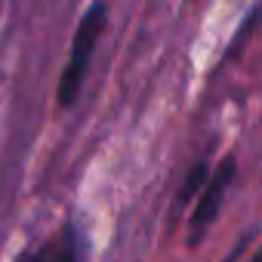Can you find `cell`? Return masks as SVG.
I'll return each mask as SVG.
<instances>
[{"label":"cell","instance_id":"cell-1","mask_svg":"<svg viewBox=\"0 0 262 262\" xmlns=\"http://www.w3.org/2000/svg\"><path fill=\"white\" fill-rule=\"evenodd\" d=\"M108 25V7L105 0H96V4L83 13L77 31H74V43H71V59L59 77V105H74L77 96H80V86H83V77H86V68H90V56L96 50V40L102 37Z\"/></svg>","mask_w":262,"mask_h":262},{"label":"cell","instance_id":"cell-2","mask_svg":"<svg viewBox=\"0 0 262 262\" xmlns=\"http://www.w3.org/2000/svg\"><path fill=\"white\" fill-rule=\"evenodd\" d=\"M231 176H234V158H225V161L219 164V170L210 176V182L204 185V194H201V201H198V207H194V213H191V244H198L201 234H204V228L216 219L219 204H222V198H225V188H228Z\"/></svg>","mask_w":262,"mask_h":262},{"label":"cell","instance_id":"cell-3","mask_svg":"<svg viewBox=\"0 0 262 262\" xmlns=\"http://www.w3.org/2000/svg\"><path fill=\"white\" fill-rule=\"evenodd\" d=\"M207 179V167L204 164H198L194 170H191V176L185 179V185H182V191H179V201H188V198H194V191L201 188V182Z\"/></svg>","mask_w":262,"mask_h":262},{"label":"cell","instance_id":"cell-4","mask_svg":"<svg viewBox=\"0 0 262 262\" xmlns=\"http://www.w3.org/2000/svg\"><path fill=\"white\" fill-rule=\"evenodd\" d=\"M256 262H262V247H259V250H256Z\"/></svg>","mask_w":262,"mask_h":262}]
</instances>
